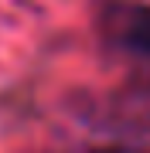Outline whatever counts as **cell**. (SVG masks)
<instances>
[{"label":"cell","instance_id":"1","mask_svg":"<svg viewBox=\"0 0 150 153\" xmlns=\"http://www.w3.org/2000/svg\"><path fill=\"white\" fill-rule=\"evenodd\" d=\"M119 38L126 48L140 51V55H150V7H130L123 14Z\"/></svg>","mask_w":150,"mask_h":153},{"label":"cell","instance_id":"2","mask_svg":"<svg viewBox=\"0 0 150 153\" xmlns=\"http://www.w3.org/2000/svg\"><path fill=\"white\" fill-rule=\"evenodd\" d=\"M96 153H140V150H123V146H109V150H96Z\"/></svg>","mask_w":150,"mask_h":153}]
</instances>
